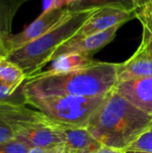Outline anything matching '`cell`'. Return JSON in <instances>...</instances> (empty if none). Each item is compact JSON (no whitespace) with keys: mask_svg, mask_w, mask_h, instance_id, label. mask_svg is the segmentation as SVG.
Here are the masks:
<instances>
[{"mask_svg":"<svg viewBox=\"0 0 152 153\" xmlns=\"http://www.w3.org/2000/svg\"><path fill=\"white\" fill-rule=\"evenodd\" d=\"M119 63L98 61L94 65L70 72L45 74L41 72L27 78L21 86L23 97L108 95L117 83Z\"/></svg>","mask_w":152,"mask_h":153,"instance_id":"1","label":"cell"},{"mask_svg":"<svg viewBox=\"0 0 152 153\" xmlns=\"http://www.w3.org/2000/svg\"><path fill=\"white\" fill-rule=\"evenodd\" d=\"M151 127L152 115L142 111L113 90L86 128L104 146L125 152Z\"/></svg>","mask_w":152,"mask_h":153,"instance_id":"2","label":"cell"},{"mask_svg":"<svg viewBox=\"0 0 152 153\" xmlns=\"http://www.w3.org/2000/svg\"><path fill=\"white\" fill-rule=\"evenodd\" d=\"M99 8H91L68 14L60 23L40 38L13 52L7 57L19 65L26 79L41 72L65 42L74 36L84 22Z\"/></svg>","mask_w":152,"mask_h":153,"instance_id":"3","label":"cell"},{"mask_svg":"<svg viewBox=\"0 0 152 153\" xmlns=\"http://www.w3.org/2000/svg\"><path fill=\"white\" fill-rule=\"evenodd\" d=\"M24 103L43 113L54 124L68 128H86L108 98L81 96H29Z\"/></svg>","mask_w":152,"mask_h":153,"instance_id":"4","label":"cell"},{"mask_svg":"<svg viewBox=\"0 0 152 153\" xmlns=\"http://www.w3.org/2000/svg\"><path fill=\"white\" fill-rule=\"evenodd\" d=\"M70 13L71 12L67 6L42 12L40 15L23 30L4 38L9 55L51 30Z\"/></svg>","mask_w":152,"mask_h":153,"instance_id":"5","label":"cell"},{"mask_svg":"<svg viewBox=\"0 0 152 153\" xmlns=\"http://www.w3.org/2000/svg\"><path fill=\"white\" fill-rule=\"evenodd\" d=\"M134 18H136L135 11H126L115 7H102L98 9L71 39H81L105 31L115 26H123Z\"/></svg>","mask_w":152,"mask_h":153,"instance_id":"6","label":"cell"},{"mask_svg":"<svg viewBox=\"0 0 152 153\" xmlns=\"http://www.w3.org/2000/svg\"><path fill=\"white\" fill-rule=\"evenodd\" d=\"M14 139L30 148H54L64 145L65 135L61 126L46 123L19 130Z\"/></svg>","mask_w":152,"mask_h":153,"instance_id":"7","label":"cell"},{"mask_svg":"<svg viewBox=\"0 0 152 153\" xmlns=\"http://www.w3.org/2000/svg\"><path fill=\"white\" fill-rule=\"evenodd\" d=\"M121 27V25L115 26L105 31H101L81 39H70L58 48V49L52 56L51 62L63 55L71 53L82 54L92 57L95 53L106 47L116 38V33Z\"/></svg>","mask_w":152,"mask_h":153,"instance_id":"8","label":"cell"},{"mask_svg":"<svg viewBox=\"0 0 152 153\" xmlns=\"http://www.w3.org/2000/svg\"><path fill=\"white\" fill-rule=\"evenodd\" d=\"M114 91L142 111L152 115V76L117 82Z\"/></svg>","mask_w":152,"mask_h":153,"instance_id":"9","label":"cell"},{"mask_svg":"<svg viewBox=\"0 0 152 153\" xmlns=\"http://www.w3.org/2000/svg\"><path fill=\"white\" fill-rule=\"evenodd\" d=\"M0 120L13 125L18 131L39 124L53 123L40 111L30 109L24 103L12 102H0Z\"/></svg>","mask_w":152,"mask_h":153,"instance_id":"10","label":"cell"},{"mask_svg":"<svg viewBox=\"0 0 152 153\" xmlns=\"http://www.w3.org/2000/svg\"><path fill=\"white\" fill-rule=\"evenodd\" d=\"M62 128L65 135L63 153H94L104 147L87 128Z\"/></svg>","mask_w":152,"mask_h":153,"instance_id":"11","label":"cell"},{"mask_svg":"<svg viewBox=\"0 0 152 153\" xmlns=\"http://www.w3.org/2000/svg\"><path fill=\"white\" fill-rule=\"evenodd\" d=\"M152 76V56L140 48L124 63H119L117 82Z\"/></svg>","mask_w":152,"mask_h":153,"instance_id":"12","label":"cell"},{"mask_svg":"<svg viewBox=\"0 0 152 153\" xmlns=\"http://www.w3.org/2000/svg\"><path fill=\"white\" fill-rule=\"evenodd\" d=\"M97 62L98 61L93 59L91 56L78 53H71L63 55L55 59L54 61H52V65H50V67L46 71H41V73L45 74H53L70 72L90 66Z\"/></svg>","mask_w":152,"mask_h":153,"instance_id":"13","label":"cell"},{"mask_svg":"<svg viewBox=\"0 0 152 153\" xmlns=\"http://www.w3.org/2000/svg\"><path fill=\"white\" fill-rule=\"evenodd\" d=\"M67 7L71 13L102 7H115L136 12L139 8V4L136 0H73Z\"/></svg>","mask_w":152,"mask_h":153,"instance_id":"14","label":"cell"},{"mask_svg":"<svg viewBox=\"0 0 152 153\" xmlns=\"http://www.w3.org/2000/svg\"><path fill=\"white\" fill-rule=\"evenodd\" d=\"M30 0H0V36L12 34L13 19L22 4Z\"/></svg>","mask_w":152,"mask_h":153,"instance_id":"15","label":"cell"},{"mask_svg":"<svg viewBox=\"0 0 152 153\" xmlns=\"http://www.w3.org/2000/svg\"><path fill=\"white\" fill-rule=\"evenodd\" d=\"M26 80V74L23 70L12 62L8 58H5L0 62V82L12 86L15 89H20Z\"/></svg>","mask_w":152,"mask_h":153,"instance_id":"16","label":"cell"},{"mask_svg":"<svg viewBox=\"0 0 152 153\" xmlns=\"http://www.w3.org/2000/svg\"><path fill=\"white\" fill-rule=\"evenodd\" d=\"M125 152H152V127L135 140Z\"/></svg>","mask_w":152,"mask_h":153,"instance_id":"17","label":"cell"},{"mask_svg":"<svg viewBox=\"0 0 152 153\" xmlns=\"http://www.w3.org/2000/svg\"><path fill=\"white\" fill-rule=\"evenodd\" d=\"M136 18L142 27L152 30V0H148L136 11Z\"/></svg>","mask_w":152,"mask_h":153,"instance_id":"18","label":"cell"},{"mask_svg":"<svg viewBox=\"0 0 152 153\" xmlns=\"http://www.w3.org/2000/svg\"><path fill=\"white\" fill-rule=\"evenodd\" d=\"M30 149V147L16 139L0 144V153H29Z\"/></svg>","mask_w":152,"mask_h":153,"instance_id":"19","label":"cell"},{"mask_svg":"<svg viewBox=\"0 0 152 153\" xmlns=\"http://www.w3.org/2000/svg\"><path fill=\"white\" fill-rule=\"evenodd\" d=\"M17 128L13 125L0 120V144L15 138Z\"/></svg>","mask_w":152,"mask_h":153,"instance_id":"20","label":"cell"},{"mask_svg":"<svg viewBox=\"0 0 152 153\" xmlns=\"http://www.w3.org/2000/svg\"><path fill=\"white\" fill-rule=\"evenodd\" d=\"M18 89H15L12 86L6 85L0 82V102H12V103H21L13 100L14 94Z\"/></svg>","mask_w":152,"mask_h":153,"instance_id":"21","label":"cell"},{"mask_svg":"<svg viewBox=\"0 0 152 153\" xmlns=\"http://www.w3.org/2000/svg\"><path fill=\"white\" fill-rule=\"evenodd\" d=\"M139 48L148 54L152 56V30L142 27V41L139 46Z\"/></svg>","mask_w":152,"mask_h":153,"instance_id":"22","label":"cell"},{"mask_svg":"<svg viewBox=\"0 0 152 153\" xmlns=\"http://www.w3.org/2000/svg\"><path fill=\"white\" fill-rule=\"evenodd\" d=\"M63 7L62 0H43V10L42 12H47L56 8Z\"/></svg>","mask_w":152,"mask_h":153,"instance_id":"23","label":"cell"},{"mask_svg":"<svg viewBox=\"0 0 152 153\" xmlns=\"http://www.w3.org/2000/svg\"><path fill=\"white\" fill-rule=\"evenodd\" d=\"M64 145L54 148H31L29 153H56L63 149Z\"/></svg>","mask_w":152,"mask_h":153,"instance_id":"24","label":"cell"},{"mask_svg":"<svg viewBox=\"0 0 152 153\" xmlns=\"http://www.w3.org/2000/svg\"><path fill=\"white\" fill-rule=\"evenodd\" d=\"M9 56V52L7 50V48L5 46L4 38L0 36V62L5 58H7Z\"/></svg>","mask_w":152,"mask_h":153,"instance_id":"25","label":"cell"},{"mask_svg":"<svg viewBox=\"0 0 152 153\" xmlns=\"http://www.w3.org/2000/svg\"><path fill=\"white\" fill-rule=\"evenodd\" d=\"M94 153H126L125 151H120V150H116V149H113V148H109V147H106L104 146L102 149H100L99 151L96 152Z\"/></svg>","mask_w":152,"mask_h":153,"instance_id":"26","label":"cell"},{"mask_svg":"<svg viewBox=\"0 0 152 153\" xmlns=\"http://www.w3.org/2000/svg\"><path fill=\"white\" fill-rule=\"evenodd\" d=\"M73 0H62V4L63 6H67L70 3H72Z\"/></svg>","mask_w":152,"mask_h":153,"instance_id":"27","label":"cell"},{"mask_svg":"<svg viewBox=\"0 0 152 153\" xmlns=\"http://www.w3.org/2000/svg\"><path fill=\"white\" fill-rule=\"evenodd\" d=\"M137 2H138V4H139V8L143 4H145L148 0H136Z\"/></svg>","mask_w":152,"mask_h":153,"instance_id":"28","label":"cell"},{"mask_svg":"<svg viewBox=\"0 0 152 153\" xmlns=\"http://www.w3.org/2000/svg\"><path fill=\"white\" fill-rule=\"evenodd\" d=\"M126 153H152V152H126Z\"/></svg>","mask_w":152,"mask_h":153,"instance_id":"29","label":"cell"},{"mask_svg":"<svg viewBox=\"0 0 152 153\" xmlns=\"http://www.w3.org/2000/svg\"><path fill=\"white\" fill-rule=\"evenodd\" d=\"M56 153H63V149H62V150H60L58 152H56Z\"/></svg>","mask_w":152,"mask_h":153,"instance_id":"30","label":"cell"}]
</instances>
